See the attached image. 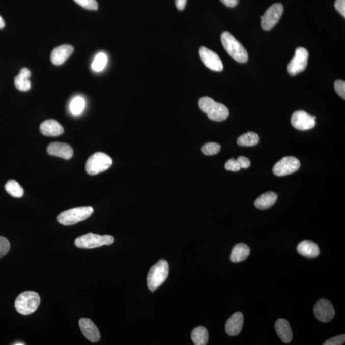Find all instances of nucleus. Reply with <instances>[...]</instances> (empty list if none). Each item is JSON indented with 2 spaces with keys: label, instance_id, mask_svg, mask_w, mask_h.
<instances>
[{
  "label": "nucleus",
  "instance_id": "nucleus-1",
  "mask_svg": "<svg viewBox=\"0 0 345 345\" xmlns=\"http://www.w3.org/2000/svg\"><path fill=\"white\" fill-rule=\"evenodd\" d=\"M221 40L222 46L230 56L239 63H246L249 59L248 54L241 42L228 32H224L221 34Z\"/></svg>",
  "mask_w": 345,
  "mask_h": 345
},
{
  "label": "nucleus",
  "instance_id": "nucleus-2",
  "mask_svg": "<svg viewBox=\"0 0 345 345\" xmlns=\"http://www.w3.org/2000/svg\"><path fill=\"white\" fill-rule=\"evenodd\" d=\"M199 108L208 116L211 121L222 122L229 116V110L224 104L218 103L209 97L199 99Z\"/></svg>",
  "mask_w": 345,
  "mask_h": 345
},
{
  "label": "nucleus",
  "instance_id": "nucleus-3",
  "mask_svg": "<svg viewBox=\"0 0 345 345\" xmlns=\"http://www.w3.org/2000/svg\"><path fill=\"white\" fill-rule=\"evenodd\" d=\"M169 265L165 260H161L150 269L147 275V286L150 291H156L164 283L168 276Z\"/></svg>",
  "mask_w": 345,
  "mask_h": 345
},
{
  "label": "nucleus",
  "instance_id": "nucleus-4",
  "mask_svg": "<svg viewBox=\"0 0 345 345\" xmlns=\"http://www.w3.org/2000/svg\"><path fill=\"white\" fill-rule=\"evenodd\" d=\"M41 299L39 294L33 291L22 292L17 297L15 301V308L22 315L34 313L38 308Z\"/></svg>",
  "mask_w": 345,
  "mask_h": 345
},
{
  "label": "nucleus",
  "instance_id": "nucleus-5",
  "mask_svg": "<svg viewBox=\"0 0 345 345\" xmlns=\"http://www.w3.org/2000/svg\"><path fill=\"white\" fill-rule=\"evenodd\" d=\"M92 207H80L62 212L58 216V221L65 226H71L88 219L93 214Z\"/></svg>",
  "mask_w": 345,
  "mask_h": 345
},
{
  "label": "nucleus",
  "instance_id": "nucleus-6",
  "mask_svg": "<svg viewBox=\"0 0 345 345\" xmlns=\"http://www.w3.org/2000/svg\"><path fill=\"white\" fill-rule=\"evenodd\" d=\"M114 237L109 235L100 236L98 234L89 233L76 239L74 244L81 249H94L102 246H109L113 243Z\"/></svg>",
  "mask_w": 345,
  "mask_h": 345
},
{
  "label": "nucleus",
  "instance_id": "nucleus-7",
  "mask_svg": "<svg viewBox=\"0 0 345 345\" xmlns=\"http://www.w3.org/2000/svg\"><path fill=\"white\" fill-rule=\"evenodd\" d=\"M112 160L108 155L102 152H96L87 160L86 171L91 176H96L106 171L111 166Z\"/></svg>",
  "mask_w": 345,
  "mask_h": 345
},
{
  "label": "nucleus",
  "instance_id": "nucleus-8",
  "mask_svg": "<svg viewBox=\"0 0 345 345\" xmlns=\"http://www.w3.org/2000/svg\"><path fill=\"white\" fill-rule=\"evenodd\" d=\"M300 166H301V162L296 157H284L275 164L272 171L275 176H286L297 171Z\"/></svg>",
  "mask_w": 345,
  "mask_h": 345
},
{
  "label": "nucleus",
  "instance_id": "nucleus-9",
  "mask_svg": "<svg viewBox=\"0 0 345 345\" xmlns=\"http://www.w3.org/2000/svg\"><path fill=\"white\" fill-rule=\"evenodd\" d=\"M309 52L304 47H298L296 50L295 56L288 66V72L291 76L301 73L306 69Z\"/></svg>",
  "mask_w": 345,
  "mask_h": 345
},
{
  "label": "nucleus",
  "instance_id": "nucleus-10",
  "mask_svg": "<svg viewBox=\"0 0 345 345\" xmlns=\"http://www.w3.org/2000/svg\"><path fill=\"white\" fill-rule=\"evenodd\" d=\"M283 6L277 3L270 7L261 17V25L264 31H270L276 26L283 13Z\"/></svg>",
  "mask_w": 345,
  "mask_h": 345
},
{
  "label": "nucleus",
  "instance_id": "nucleus-11",
  "mask_svg": "<svg viewBox=\"0 0 345 345\" xmlns=\"http://www.w3.org/2000/svg\"><path fill=\"white\" fill-rule=\"evenodd\" d=\"M291 124L295 128L300 131H307L314 128L316 125V117L301 110L292 114Z\"/></svg>",
  "mask_w": 345,
  "mask_h": 345
},
{
  "label": "nucleus",
  "instance_id": "nucleus-12",
  "mask_svg": "<svg viewBox=\"0 0 345 345\" xmlns=\"http://www.w3.org/2000/svg\"><path fill=\"white\" fill-rule=\"evenodd\" d=\"M199 55L202 61L207 68L212 71L221 72L223 70V64L218 55L206 47L199 49Z\"/></svg>",
  "mask_w": 345,
  "mask_h": 345
},
{
  "label": "nucleus",
  "instance_id": "nucleus-13",
  "mask_svg": "<svg viewBox=\"0 0 345 345\" xmlns=\"http://www.w3.org/2000/svg\"><path fill=\"white\" fill-rule=\"evenodd\" d=\"M314 314L319 321L322 322H328L333 319L335 311L328 300L322 299L317 302L313 309Z\"/></svg>",
  "mask_w": 345,
  "mask_h": 345
},
{
  "label": "nucleus",
  "instance_id": "nucleus-14",
  "mask_svg": "<svg viewBox=\"0 0 345 345\" xmlns=\"http://www.w3.org/2000/svg\"><path fill=\"white\" fill-rule=\"evenodd\" d=\"M79 325L82 334L90 341L96 342L101 338L98 328L91 319L82 318L79 320Z\"/></svg>",
  "mask_w": 345,
  "mask_h": 345
},
{
  "label": "nucleus",
  "instance_id": "nucleus-15",
  "mask_svg": "<svg viewBox=\"0 0 345 345\" xmlns=\"http://www.w3.org/2000/svg\"><path fill=\"white\" fill-rule=\"evenodd\" d=\"M47 153L51 156L68 160L73 156L74 151L71 146L62 142H54L47 147Z\"/></svg>",
  "mask_w": 345,
  "mask_h": 345
},
{
  "label": "nucleus",
  "instance_id": "nucleus-16",
  "mask_svg": "<svg viewBox=\"0 0 345 345\" xmlns=\"http://www.w3.org/2000/svg\"><path fill=\"white\" fill-rule=\"evenodd\" d=\"M74 47L69 44H64L56 47L51 52V61L55 66H61L69 59L72 52Z\"/></svg>",
  "mask_w": 345,
  "mask_h": 345
},
{
  "label": "nucleus",
  "instance_id": "nucleus-17",
  "mask_svg": "<svg viewBox=\"0 0 345 345\" xmlns=\"http://www.w3.org/2000/svg\"><path fill=\"white\" fill-rule=\"evenodd\" d=\"M244 324V316L238 312L230 317L225 325V331L230 336H235L241 332Z\"/></svg>",
  "mask_w": 345,
  "mask_h": 345
},
{
  "label": "nucleus",
  "instance_id": "nucleus-18",
  "mask_svg": "<svg viewBox=\"0 0 345 345\" xmlns=\"http://www.w3.org/2000/svg\"><path fill=\"white\" fill-rule=\"evenodd\" d=\"M40 131L44 136L56 137L61 136L64 132L63 127L55 120H47L40 126Z\"/></svg>",
  "mask_w": 345,
  "mask_h": 345
},
{
  "label": "nucleus",
  "instance_id": "nucleus-19",
  "mask_svg": "<svg viewBox=\"0 0 345 345\" xmlns=\"http://www.w3.org/2000/svg\"><path fill=\"white\" fill-rule=\"evenodd\" d=\"M275 330L279 338L285 343H289L293 338V334L289 322L286 319H279L275 323Z\"/></svg>",
  "mask_w": 345,
  "mask_h": 345
},
{
  "label": "nucleus",
  "instance_id": "nucleus-20",
  "mask_svg": "<svg viewBox=\"0 0 345 345\" xmlns=\"http://www.w3.org/2000/svg\"><path fill=\"white\" fill-rule=\"evenodd\" d=\"M297 251L307 258H315L320 254V249L316 243L311 241H304L297 246Z\"/></svg>",
  "mask_w": 345,
  "mask_h": 345
},
{
  "label": "nucleus",
  "instance_id": "nucleus-21",
  "mask_svg": "<svg viewBox=\"0 0 345 345\" xmlns=\"http://www.w3.org/2000/svg\"><path fill=\"white\" fill-rule=\"evenodd\" d=\"M31 76V72L28 69L22 68L14 79L16 89L22 92L28 91L31 88V82L29 80Z\"/></svg>",
  "mask_w": 345,
  "mask_h": 345
},
{
  "label": "nucleus",
  "instance_id": "nucleus-22",
  "mask_svg": "<svg viewBox=\"0 0 345 345\" xmlns=\"http://www.w3.org/2000/svg\"><path fill=\"white\" fill-rule=\"evenodd\" d=\"M277 199V194L274 192H265L255 201L254 206L261 210L269 209L276 203Z\"/></svg>",
  "mask_w": 345,
  "mask_h": 345
},
{
  "label": "nucleus",
  "instance_id": "nucleus-23",
  "mask_svg": "<svg viewBox=\"0 0 345 345\" xmlns=\"http://www.w3.org/2000/svg\"><path fill=\"white\" fill-rule=\"evenodd\" d=\"M249 247L244 244L236 245L232 249L230 260L233 262H240L246 260L249 256Z\"/></svg>",
  "mask_w": 345,
  "mask_h": 345
},
{
  "label": "nucleus",
  "instance_id": "nucleus-24",
  "mask_svg": "<svg viewBox=\"0 0 345 345\" xmlns=\"http://www.w3.org/2000/svg\"><path fill=\"white\" fill-rule=\"evenodd\" d=\"M191 339L195 345H206L209 341V332L204 327H196L192 330Z\"/></svg>",
  "mask_w": 345,
  "mask_h": 345
},
{
  "label": "nucleus",
  "instance_id": "nucleus-25",
  "mask_svg": "<svg viewBox=\"0 0 345 345\" xmlns=\"http://www.w3.org/2000/svg\"><path fill=\"white\" fill-rule=\"evenodd\" d=\"M259 142V136L253 132H248L242 134L237 139V143L242 147H252L256 146Z\"/></svg>",
  "mask_w": 345,
  "mask_h": 345
},
{
  "label": "nucleus",
  "instance_id": "nucleus-26",
  "mask_svg": "<svg viewBox=\"0 0 345 345\" xmlns=\"http://www.w3.org/2000/svg\"><path fill=\"white\" fill-rule=\"evenodd\" d=\"M7 193H9L11 196L17 198L21 197L24 195V190L22 187L20 186L18 182L14 181V180H11L7 182L6 186H5Z\"/></svg>",
  "mask_w": 345,
  "mask_h": 345
},
{
  "label": "nucleus",
  "instance_id": "nucleus-27",
  "mask_svg": "<svg viewBox=\"0 0 345 345\" xmlns=\"http://www.w3.org/2000/svg\"><path fill=\"white\" fill-rule=\"evenodd\" d=\"M85 101L81 97H75L70 104V110L74 115H79L84 109Z\"/></svg>",
  "mask_w": 345,
  "mask_h": 345
},
{
  "label": "nucleus",
  "instance_id": "nucleus-28",
  "mask_svg": "<svg viewBox=\"0 0 345 345\" xmlns=\"http://www.w3.org/2000/svg\"><path fill=\"white\" fill-rule=\"evenodd\" d=\"M107 62V58L106 54L103 52H100L95 58L93 63H92V69L94 71L100 72L102 71L106 67Z\"/></svg>",
  "mask_w": 345,
  "mask_h": 345
},
{
  "label": "nucleus",
  "instance_id": "nucleus-29",
  "mask_svg": "<svg viewBox=\"0 0 345 345\" xmlns=\"http://www.w3.org/2000/svg\"><path fill=\"white\" fill-rule=\"evenodd\" d=\"M220 150H221V146L216 142H207L202 147V152L206 156H212V155L218 154Z\"/></svg>",
  "mask_w": 345,
  "mask_h": 345
},
{
  "label": "nucleus",
  "instance_id": "nucleus-30",
  "mask_svg": "<svg viewBox=\"0 0 345 345\" xmlns=\"http://www.w3.org/2000/svg\"><path fill=\"white\" fill-rule=\"evenodd\" d=\"M74 2L82 8L91 11H96L98 9V4L96 0H74Z\"/></svg>",
  "mask_w": 345,
  "mask_h": 345
},
{
  "label": "nucleus",
  "instance_id": "nucleus-31",
  "mask_svg": "<svg viewBox=\"0 0 345 345\" xmlns=\"http://www.w3.org/2000/svg\"><path fill=\"white\" fill-rule=\"evenodd\" d=\"M10 250V243L6 237H0V258L6 256Z\"/></svg>",
  "mask_w": 345,
  "mask_h": 345
},
{
  "label": "nucleus",
  "instance_id": "nucleus-32",
  "mask_svg": "<svg viewBox=\"0 0 345 345\" xmlns=\"http://www.w3.org/2000/svg\"><path fill=\"white\" fill-rule=\"evenodd\" d=\"M225 169L228 170V171H232L234 172L239 171V170H241V167L240 166L239 162L237 161V159L234 158H232L228 160L225 164Z\"/></svg>",
  "mask_w": 345,
  "mask_h": 345
},
{
  "label": "nucleus",
  "instance_id": "nucleus-33",
  "mask_svg": "<svg viewBox=\"0 0 345 345\" xmlns=\"http://www.w3.org/2000/svg\"><path fill=\"white\" fill-rule=\"evenodd\" d=\"M345 335H339V336L331 337V338L327 340L323 343L324 345H341L344 343Z\"/></svg>",
  "mask_w": 345,
  "mask_h": 345
},
{
  "label": "nucleus",
  "instance_id": "nucleus-34",
  "mask_svg": "<svg viewBox=\"0 0 345 345\" xmlns=\"http://www.w3.org/2000/svg\"><path fill=\"white\" fill-rule=\"evenodd\" d=\"M334 89L336 93L341 97L342 99H345V82L342 80H337L334 82Z\"/></svg>",
  "mask_w": 345,
  "mask_h": 345
},
{
  "label": "nucleus",
  "instance_id": "nucleus-35",
  "mask_svg": "<svg viewBox=\"0 0 345 345\" xmlns=\"http://www.w3.org/2000/svg\"><path fill=\"white\" fill-rule=\"evenodd\" d=\"M335 9L337 12L345 17V0H336L334 4Z\"/></svg>",
  "mask_w": 345,
  "mask_h": 345
},
{
  "label": "nucleus",
  "instance_id": "nucleus-36",
  "mask_svg": "<svg viewBox=\"0 0 345 345\" xmlns=\"http://www.w3.org/2000/svg\"><path fill=\"white\" fill-rule=\"evenodd\" d=\"M237 160V161L239 162L241 168L247 169L251 166V162H250L249 159L246 157L240 156Z\"/></svg>",
  "mask_w": 345,
  "mask_h": 345
},
{
  "label": "nucleus",
  "instance_id": "nucleus-37",
  "mask_svg": "<svg viewBox=\"0 0 345 345\" xmlns=\"http://www.w3.org/2000/svg\"><path fill=\"white\" fill-rule=\"evenodd\" d=\"M239 0H221L222 4L226 7H235L237 6Z\"/></svg>",
  "mask_w": 345,
  "mask_h": 345
},
{
  "label": "nucleus",
  "instance_id": "nucleus-38",
  "mask_svg": "<svg viewBox=\"0 0 345 345\" xmlns=\"http://www.w3.org/2000/svg\"><path fill=\"white\" fill-rule=\"evenodd\" d=\"M187 0H176V5L177 9L183 11L186 7Z\"/></svg>",
  "mask_w": 345,
  "mask_h": 345
},
{
  "label": "nucleus",
  "instance_id": "nucleus-39",
  "mask_svg": "<svg viewBox=\"0 0 345 345\" xmlns=\"http://www.w3.org/2000/svg\"><path fill=\"white\" fill-rule=\"evenodd\" d=\"M5 27V22L2 16H0V29L4 28Z\"/></svg>",
  "mask_w": 345,
  "mask_h": 345
},
{
  "label": "nucleus",
  "instance_id": "nucleus-40",
  "mask_svg": "<svg viewBox=\"0 0 345 345\" xmlns=\"http://www.w3.org/2000/svg\"><path fill=\"white\" fill-rule=\"evenodd\" d=\"M14 345H24L25 344L23 343V342H21V343H20V342H17V343H14Z\"/></svg>",
  "mask_w": 345,
  "mask_h": 345
}]
</instances>
